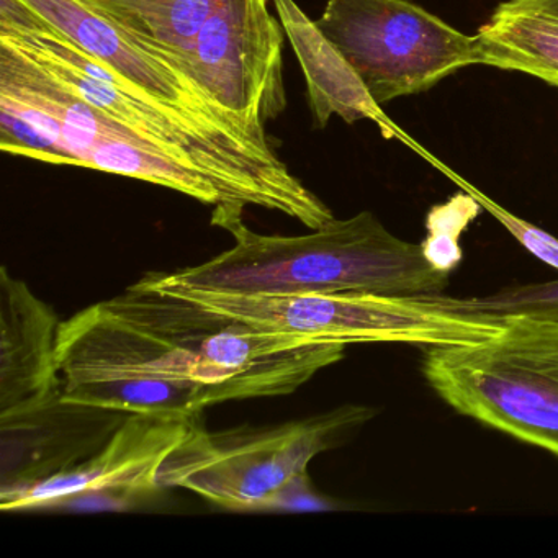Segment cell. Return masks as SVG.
<instances>
[{"mask_svg":"<svg viewBox=\"0 0 558 558\" xmlns=\"http://www.w3.org/2000/svg\"><path fill=\"white\" fill-rule=\"evenodd\" d=\"M0 41L31 58L77 96L149 145L211 179L234 210L247 205L323 227L335 215L282 161H267L211 135L195 120L140 93L22 0H0Z\"/></svg>","mask_w":558,"mask_h":558,"instance_id":"cell-1","label":"cell"},{"mask_svg":"<svg viewBox=\"0 0 558 558\" xmlns=\"http://www.w3.org/2000/svg\"><path fill=\"white\" fill-rule=\"evenodd\" d=\"M223 230L234 244L201 266L143 277L156 286L240 295L440 293L450 274L437 269L421 244L400 240L371 211L332 218L302 236L259 234L243 218Z\"/></svg>","mask_w":558,"mask_h":558,"instance_id":"cell-2","label":"cell"},{"mask_svg":"<svg viewBox=\"0 0 558 558\" xmlns=\"http://www.w3.org/2000/svg\"><path fill=\"white\" fill-rule=\"evenodd\" d=\"M0 149L181 192L211 205L214 225L243 217L204 172L149 145L5 41H0Z\"/></svg>","mask_w":558,"mask_h":558,"instance_id":"cell-3","label":"cell"},{"mask_svg":"<svg viewBox=\"0 0 558 558\" xmlns=\"http://www.w3.org/2000/svg\"><path fill=\"white\" fill-rule=\"evenodd\" d=\"M424 349V378L447 407L558 457V319L506 315L482 341Z\"/></svg>","mask_w":558,"mask_h":558,"instance_id":"cell-4","label":"cell"},{"mask_svg":"<svg viewBox=\"0 0 558 558\" xmlns=\"http://www.w3.org/2000/svg\"><path fill=\"white\" fill-rule=\"evenodd\" d=\"M148 289L175 293L211 312L267 332L326 341L403 342V344H470L495 335L502 316L476 313L462 299L440 293L390 296L374 293H289L240 295L185 287Z\"/></svg>","mask_w":558,"mask_h":558,"instance_id":"cell-5","label":"cell"},{"mask_svg":"<svg viewBox=\"0 0 558 558\" xmlns=\"http://www.w3.org/2000/svg\"><path fill=\"white\" fill-rule=\"evenodd\" d=\"M374 416L372 408L344 404L277 426L215 433L195 420L159 469V486L191 489L223 508H274L302 488L315 457Z\"/></svg>","mask_w":558,"mask_h":558,"instance_id":"cell-6","label":"cell"},{"mask_svg":"<svg viewBox=\"0 0 558 558\" xmlns=\"http://www.w3.org/2000/svg\"><path fill=\"white\" fill-rule=\"evenodd\" d=\"M316 24L378 106L480 64L476 37L408 0H326Z\"/></svg>","mask_w":558,"mask_h":558,"instance_id":"cell-7","label":"cell"},{"mask_svg":"<svg viewBox=\"0 0 558 558\" xmlns=\"http://www.w3.org/2000/svg\"><path fill=\"white\" fill-rule=\"evenodd\" d=\"M22 2L140 93L184 113L230 145L267 161H280L266 133L231 116L168 54L97 17L77 0Z\"/></svg>","mask_w":558,"mask_h":558,"instance_id":"cell-8","label":"cell"},{"mask_svg":"<svg viewBox=\"0 0 558 558\" xmlns=\"http://www.w3.org/2000/svg\"><path fill=\"white\" fill-rule=\"evenodd\" d=\"M270 4L272 0H231L198 34L191 58L194 80L231 116L260 133L287 107L286 32Z\"/></svg>","mask_w":558,"mask_h":558,"instance_id":"cell-9","label":"cell"},{"mask_svg":"<svg viewBox=\"0 0 558 558\" xmlns=\"http://www.w3.org/2000/svg\"><path fill=\"white\" fill-rule=\"evenodd\" d=\"M195 420L129 414L97 452L73 469L31 485L0 489V508L2 511L57 508L104 493L133 498L161 489L159 469Z\"/></svg>","mask_w":558,"mask_h":558,"instance_id":"cell-10","label":"cell"},{"mask_svg":"<svg viewBox=\"0 0 558 558\" xmlns=\"http://www.w3.org/2000/svg\"><path fill=\"white\" fill-rule=\"evenodd\" d=\"M129 414L66 400L61 390L31 413L0 420V489L31 485L73 469L97 452Z\"/></svg>","mask_w":558,"mask_h":558,"instance_id":"cell-11","label":"cell"},{"mask_svg":"<svg viewBox=\"0 0 558 558\" xmlns=\"http://www.w3.org/2000/svg\"><path fill=\"white\" fill-rule=\"evenodd\" d=\"M60 325L27 283L0 269V420L31 413L63 390Z\"/></svg>","mask_w":558,"mask_h":558,"instance_id":"cell-12","label":"cell"},{"mask_svg":"<svg viewBox=\"0 0 558 558\" xmlns=\"http://www.w3.org/2000/svg\"><path fill=\"white\" fill-rule=\"evenodd\" d=\"M272 5L305 76L315 129H326L329 120L338 116L349 125L361 120L377 123L385 136L390 135L391 126L380 106L318 24L295 0H272Z\"/></svg>","mask_w":558,"mask_h":558,"instance_id":"cell-13","label":"cell"},{"mask_svg":"<svg viewBox=\"0 0 558 558\" xmlns=\"http://www.w3.org/2000/svg\"><path fill=\"white\" fill-rule=\"evenodd\" d=\"M480 64L558 80V0H508L475 35Z\"/></svg>","mask_w":558,"mask_h":558,"instance_id":"cell-14","label":"cell"},{"mask_svg":"<svg viewBox=\"0 0 558 558\" xmlns=\"http://www.w3.org/2000/svg\"><path fill=\"white\" fill-rule=\"evenodd\" d=\"M87 11L168 54L194 80L191 58L205 25L231 0H77ZM195 81V80H194Z\"/></svg>","mask_w":558,"mask_h":558,"instance_id":"cell-15","label":"cell"},{"mask_svg":"<svg viewBox=\"0 0 558 558\" xmlns=\"http://www.w3.org/2000/svg\"><path fill=\"white\" fill-rule=\"evenodd\" d=\"M482 208L475 195L457 194L446 204L437 205L429 211L426 221L429 234L421 246L437 269L450 274L460 263L462 251L457 240Z\"/></svg>","mask_w":558,"mask_h":558,"instance_id":"cell-16","label":"cell"},{"mask_svg":"<svg viewBox=\"0 0 558 558\" xmlns=\"http://www.w3.org/2000/svg\"><path fill=\"white\" fill-rule=\"evenodd\" d=\"M466 308L485 315H529L558 319V279L498 290L486 296L462 299Z\"/></svg>","mask_w":558,"mask_h":558,"instance_id":"cell-17","label":"cell"},{"mask_svg":"<svg viewBox=\"0 0 558 558\" xmlns=\"http://www.w3.org/2000/svg\"><path fill=\"white\" fill-rule=\"evenodd\" d=\"M478 202L482 204L483 208H486V210H488L489 214H492L493 217L532 254V256L544 260L545 264L558 270L557 238L551 236L550 233L541 230V228L535 227V225L529 223V221L509 214L508 210L499 207V205L493 204V202L486 201V198L480 197Z\"/></svg>","mask_w":558,"mask_h":558,"instance_id":"cell-18","label":"cell"},{"mask_svg":"<svg viewBox=\"0 0 558 558\" xmlns=\"http://www.w3.org/2000/svg\"><path fill=\"white\" fill-rule=\"evenodd\" d=\"M550 84H551V86L558 87V80H554V81H551V83H550Z\"/></svg>","mask_w":558,"mask_h":558,"instance_id":"cell-19","label":"cell"}]
</instances>
